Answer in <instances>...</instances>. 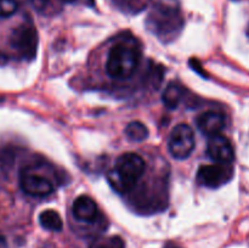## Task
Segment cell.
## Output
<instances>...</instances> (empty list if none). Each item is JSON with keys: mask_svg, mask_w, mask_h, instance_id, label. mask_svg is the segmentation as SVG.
I'll return each mask as SVG.
<instances>
[{"mask_svg": "<svg viewBox=\"0 0 249 248\" xmlns=\"http://www.w3.org/2000/svg\"><path fill=\"white\" fill-rule=\"evenodd\" d=\"M164 248H180V247L177 245H173V243H168V245H165Z\"/></svg>", "mask_w": 249, "mask_h": 248, "instance_id": "cell-18", "label": "cell"}, {"mask_svg": "<svg viewBox=\"0 0 249 248\" xmlns=\"http://www.w3.org/2000/svg\"><path fill=\"white\" fill-rule=\"evenodd\" d=\"M184 24L179 0H158L147 18L148 28L160 38H173Z\"/></svg>", "mask_w": 249, "mask_h": 248, "instance_id": "cell-3", "label": "cell"}, {"mask_svg": "<svg viewBox=\"0 0 249 248\" xmlns=\"http://www.w3.org/2000/svg\"><path fill=\"white\" fill-rule=\"evenodd\" d=\"M146 169V163L140 155L126 152L119 156L116 167L108 173L109 184L116 191L121 194L131 191L136 182L141 179Z\"/></svg>", "mask_w": 249, "mask_h": 248, "instance_id": "cell-2", "label": "cell"}, {"mask_svg": "<svg viewBox=\"0 0 249 248\" xmlns=\"http://www.w3.org/2000/svg\"><path fill=\"white\" fill-rule=\"evenodd\" d=\"M18 9L16 0H0V18L12 16Z\"/></svg>", "mask_w": 249, "mask_h": 248, "instance_id": "cell-15", "label": "cell"}, {"mask_svg": "<svg viewBox=\"0 0 249 248\" xmlns=\"http://www.w3.org/2000/svg\"><path fill=\"white\" fill-rule=\"evenodd\" d=\"M140 58L141 51L135 40L131 38L123 39L109 49L106 61L107 74L113 79H128L135 73Z\"/></svg>", "mask_w": 249, "mask_h": 248, "instance_id": "cell-1", "label": "cell"}, {"mask_svg": "<svg viewBox=\"0 0 249 248\" xmlns=\"http://www.w3.org/2000/svg\"><path fill=\"white\" fill-rule=\"evenodd\" d=\"M39 224L41 228L49 231H61L63 228V221L60 214L53 209H46L39 214Z\"/></svg>", "mask_w": 249, "mask_h": 248, "instance_id": "cell-11", "label": "cell"}, {"mask_svg": "<svg viewBox=\"0 0 249 248\" xmlns=\"http://www.w3.org/2000/svg\"><path fill=\"white\" fill-rule=\"evenodd\" d=\"M125 135L129 140L141 142L148 138V128L140 121H134L126 125Z\"/></svg>", "mask_w": 249, "mask_h": 248, "instance_id": "cell-13", "label": "cell"}, {"mask_svg": "<svg viewBox=\"0 0 249 248\" xmlns=\"http://www.w3.org/2000/svg\"><path fill=\"white\" fill-rule=\"evenodd\" d=\"M29 4L36 10H43L46 6V4L49 2V0H28Z\"/></svg>", "mask_w": 249, "mask_h": 248, "instance_id": "cell-16", "label": "cell"}, {"mask_svg": "<svg viewBox=\"0 0 249 248\" xmlns=\"http://www.w3.org/2000/svg\"><path fill=\"white\" fill-rule=\"evenodd\" d=\"M72 212L74 218L83 223H94L99 214L96 202L87 195H82L74 199Z\"/></svg>", "mask_w": 249, "mask_h": 248, "instance_id": "cell-10", "label": "cell"}, {"mask_svg": "<svg viewBox=\"0 0 249 248\" xmlns=\"http://www.w3.org/2000/svg\"><path fill=\"white\" fill-rule=\"evenodd\" d=\"M10 46L23 60H33L38 50V33L33 24L23 23L16 27L10 35Z\"/></svg>", "mask_w": 249, "mask_h": 248, "instance_id": "cell-4", "label": "cell"}, {"mask_svg": "<svg viewBox=\"0 0 249 248\" xmlns=\"http://www.w3.org/2000/svg\"><path fill=\"white\" fill-rule=\"evenodd\" d=\"M19 185L24 194L33 197H46L53 192V185L48 177L23 170L19 177Z\"/></svg>", "mask_w": 249, "mask_h": 248, "instance_id": "cell-7", "label": "cell"}, {"mask_svg": "<svg viewBox=\"0 0 249 248\" xmlns=\"http://www.w3.org/2000/svg\"><path fill=\"white\" fill-rule=\"evenodd\" d=\"M182 95H184V90H182V88L179 84L169 83V85H167L162 95V101L167 108L174 109L181 102Z\"/></svg>", "mask_w": 249, "mask_h": 248, "instance_id": "cell-12", "label": "cell"}, {"mask_svg": "<svg viewBox=\"0 0 249 248\" xmlns=\"http://www.w3.org/2000/svg\"><path fill=\"white\" fill-rule=\"evenodd\" d=\"M230 165L223 163L202 165L197 172V180L203 186L209 189H218L226 184L232 177V169Z\"/></svg>", "mask_w": 249, "mask_h": 248, "instance_id": "cell-6", "label": "cell"}, {"mask_svg": "<svg viewBox=\"0 0 249 248\" xmlns=\"http://www.w3.org/2000/svg\"><path fill=\"white\" fill-rule=\"evenodd\" d=\"M207 153L215 163L231 164L235 159V152L230 140L223 134L211 136L207 143Z\"/></svg>", "mask_w": 249, "mask_h": 248, "instance_id": "cell-8", "label": "cell"}, {"mask_svg": "<svg viewBox=\"0 0 249 248\" xmlns=\"http://www.w3.org/2000/svg\"><path fill=\"white\" fill-rule=\"evenodd\" d=\"M2 60H4V58H2V55H1V53H0V63L2 62Z\"/></svg>", "mask_w": 249, "mask_h": 248, "instance_id": "cell-20", "label": "cell"}, {"mask_svg": "<svg viewBox=\"0 0 249 248\" xmlns=\"http://www.w3.org/2000/svg\"><path fill=\"white\" fill-rule=\"evenodd\" d=\"M168 150L175 159H186L195 150V133L190 125L180 123L175 126L168 139Z\"/></svg>", "mask_w": 249, "mask_h": 248, "instance_id": "cell-5", "label": "cell"}, {"mask_svg": "<svg viewBox=\"0 0 249 248\" xmlns=\"http://www.w3.org/2000/svg\"><path fill=\"white\" fill-rule=\"evenodd\" d=\"M63 1H66V2H73V1H75V0H63Z\"/></svg>", "mask_w": 249, "mask_h": 248, "instance_id": "cell-19", "label": "cell"}, {"mask_svg": "<svg viewBox=\"0 0 249 248\" xmlns=\"http://www.w3.org/2000/svg\"><path fill=\"white\" fill-rule=\"evenodd\" d=\"M0 248H7V241L2 235H0Z\"/></svg>", "mask_w": 249, "mask_h": 248, "instance_id": "cell-17", "label": "cell"}, {"mask_svg": "<svg viewBox=\"0 0 249 248\" xmlns=\"http://www.w3.org/2000/svg\"><path fill=\"white\" fill-rule=\"evenodd\" d=\"M124 241L119 236H111L107 238L97 240L90 246V248H124Z\"/></svg>", "mask_w": 249, "mask_h": 248, "instance_id": "cell-14", "label": "cell"}, {"mask_svg": "<svg viewBox=\"0 0 249 248\" xmlns=\"http://www.w3.org/2000/svg\"><path fill=\"white\" fill-rule=\"evenodd\" d=\"M197 128L204 135L214 136L216 134H220L221 130L225 128V116L220 112L207 111L199 114L196 118Z\"/></svg>", "mask_w": 249, "mask_h": 248, "instance_id": "cell-9", "label": "cell"}]
</instances>
